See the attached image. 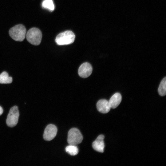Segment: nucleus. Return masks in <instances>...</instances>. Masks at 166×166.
<instances>
[{
	"mask_svg": "<svg viewBox=\"0 0 166 166\" xmlns=\"http://www.w3.org/2000/svg\"><path fill=\"white\" fill-rule=\"evenodd\" d=\"M122 100L120 93H117L114 94L109 101L111 108L115 109L120 104Z\"/></svg>",
	"mask_w": 166,
	"mask_h": 166,
	"instance_id": "nucleus-10",
	"label": "nucleus"
},
{
	"mask_svg": "<svg viewBox=\"0 0 166 166\" xmlns=\"http://www.w3.org/2000/svg\"><path fill=\"white\" fill-rule=\"evenodd\" d=\"M98 110L102 113H106L110 110L111 107L109 101L105 99L99 100L97 104Z\"/></svg>",
	"mask_w": 166,
	"mask_h": 166,
	"instance_id": "nucleus-9",
	"label": "nucleus"
},
{
	"mask_svg": "<svg viewBox=\"0 0 166 166\" xmlns=\"http://www.w3.org/2000/svg\"><path fill=\"white\" fill-rule=\"evenodd\" d=\"M82 140V136L77 128H73L69 131L67 142L69 144L76 145L81 143Z\"/></svg>",
	"mask_w": 166,
	"mask_h": 166,
	"instance_id": "nucleus-4",
	"label": "nucleus"
},
{
	"mask_svg": "<svg viewBox=\"0 0 166 166\" xmlns=\"http://www.w3.org/2000/svg\"><path fill=\"white\" fill-rule=\"evenodd\" d=\"M42 5L43 8L47 9L50 11H53L54 9V5L52 0H44Z\"/></svg>",
	"mask_w": 166,
	"mask_h": 166,
	"instance_id": "nucleus-14",
	"label": "nucleus"
},
{
	"mask_svg": "<svg viewBox=\"0 0 166 166\" xmlns=\"http://www.w3.org/2000/svg\"><path fill=\"white\" fill-rule=\"evenodd\" d=\"M57 128L54 125L49 124L45 128L43 135L44 139L46 141H50L56 136L57 132Z\"/></svg>",
	"mask_w": 166,
	"mask_h": 166,
	"instance_id": "nucleus-6",
	"label": "nucleus"
},
{
	"mask_svg": "<svg viewBox=\"0 0 166 166\" xmlns=\"http://www.w3.org/2000/svg\"><path fill=\"white\" fill-rule=\"evenodd\" d=\"M26 36L29 42L33 45H39L41 42L42 34L39 29L33 27L28 31Z\"/></svg>",
	"mask_w": 166,
	"mask_h": 166,
	"instance_id": "nucleus-3",
	"label": "nucleus"
},
{
	"mask_svg": "<svg viewBox=\"0 0 166 166\" xmlns=\"http://www.w3.org/2000/svg\"><path fill=\"white\" fill-rule=\"evenodd\" d=\"M66 152L71 156H74L77 155L78 152V149L76 145L69 144L65 148Z\"/></svg>",
	"mask_w": 166,
	"mask_h": 166,
	"instance_id": "nucleus-13",
	"label": "nucleus"
},
{
	"mask_svg": "<svg viewBox=\"0 0 166 166\" xmlns=\"http://www.w3.org/2000/svg\"><path fill=\"white\" fill-rule=\"evenodd\" d=\"M75 38V36L72 31L67 30L59 34L55 41L58 45H69L74 42Z\"/></svg>",
	"mask_w": 166,
	"mask_h": 166,
	"instance_id": "nucleus-2",
	"label": "nucleus"
},
{
	"mask_svg": "<svg viewBox=\"0 0 166 166\" xmlns=\"http://www.w3.org/2000/svg\"><path fill=\"white\" fill-rule=\"evenodd\" d=\"M12 78L9 76L8 73L6 72H2L0 74V84H10L12 82Z\"/></svg>",
	"mask_w": 166,
	"mask_h": 166,
	"instance_id": "nucleus-11",
	"label": "nucleus"
},
{
	"mask_svg": "<svg viewBox=\"0 0 166 166\" xmlns=\"http://www.w3.org/2000/svg\"><path fill=\"white\" fill-rule=\"evenodd\" d=\"M92 70L93 68L91 65L88 62H84L79 67L78 74L81 77L85 78L91 74Z\"/></svg>",
	"mask_w": 166,
	"mask_h": 166,
	"instance_id": "nucleus-7",
	"label": "nucleus"
},
{
	"mask_svg": "<svg viewBox=\"0 0 166 166\" xmlns=\"http://www.w3.org/2000/svg\"><path fill=\"white\" fill-rule=\"evenodd\" d=\"M19 115L18 107H12L9 111L6 120L7 125L10 127L15 126L18 123Z\"/></svg>",
	"mask_w": 166,
	"mask_h": 166,
	"instance_id": "nucleus-5",
	"label": "nucleus"
},
{
	"mask_svg": "<svg viewBox=\"0 0 166 166\" xmlns=\"http://www.w3.org/2000/svg\"><path fill=\"white\" fill-rule=\"evenodd\" d=\"M104 137L103 135H100L93 143L92 147L96 151L102 153L104 152L105 147L104 141Z\"/></svg>",
	"mask_w": 166,
	"mask_h": 166,
	"instance_id": "nucleus-8",
	"label": "nucleus"
},
{
	"mask_svg": "<svg viewBox=\"0 0 166 166\" xmlns=\"http://www.w3.org/2000/svg\"><path fill=\"white\" fill-rule=\"evenodd\" d=\"M26 29L23 25L20 24L11 28L9 31L10 37L17 41L22 42L26 37Z\"/></svg>",
	"mask_w": 166,
	"mask_h": 166,
	"instance_id": "nucleus-1",
	"label": "nucleus"
},
{
	"mask_svg": "<svg viewBox=\"0 0 166 166\" xmlns=\"http://www.w3.org/2000/svg\"><path fill=\"white\" fill-rule=\"evenodd\" d=\"M159 94L162 96L166 94V77H165L161 81L158 89Z\"/></svg>",
	"mask_w": 166,
	"mask_h": 166,
	"instance_id": "nucleus-12",
	"label": "nucleus"
},
{
	"mask_svg": "<svg viewBox=\"0 0 166 166\" xmlns=\"http://www.w3.org/2000/svg\"><path fill=\"white\" fill-rule=\"evenodd\" d=\"M3 112V110L1 106H0V116L2 114Z\"/></svg>",
	"mask_w": 166,
	"mask_h": 166,
	"instance_id": "nucleus-15",
	"label": "nucleus"
}]
</instances>
